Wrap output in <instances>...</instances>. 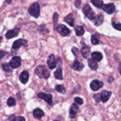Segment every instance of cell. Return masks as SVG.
I'll use <instances>...</instances> for the list:
<instances>
[{
	"mask_svg": "<svg viewBox=\"0 0 121 121\" xmlns=\"http://www.w3.org/2000/svg\"><path fill=\"white\" fill-rule=\"evenodd\" d=\"M90 86H91V88L92 91H97L104 86V83L96 79L91 82Z\"/></svg>",
	"mask_w": 121,
	"mask_h": 121,
	"instance_id": "cell-8",
	"label": "cell"
},
{
	"mask_svg": "<svg viewBox=\"0 0 121 121\" xmlns=\"http://www.w3.org/2000/svg\"><path fill=\"white\" fill-rule=\"evenodd\" d=\"M28 13L34 18H38L40 14V8L39 3L34 2L28 8Z\"/></svg>",
	"mask_w": 121,
	"mask_h": 121,
	"instance_id": "cell-2",
	"label": "cell"
},
{
	"mask_svg": "<svg viewBox=\"0 0 121 121\" xmlns=\"http://www.w3.org/2000/svg\"><path fill=\"white\" fill-rule=\"evenodd\" d=\"M7 105L9 106V107H11V106H14L16 105V100L14 99L12 97H9L8 98V100H7Z\"/></svg>",
	"mask_w": 121,
	"mask_h": 121,
	"instance_id": "cell-28",
	"label": "cell"
},
{
	"mask_svg": "<svg viewBox=\"0 0 121 121\" xmlns=\"http://www.w3.org/2000/svg\"><path fill=\"white\" fill-rule=\"evenodd\" d=\"M35 74L38 75L40 78H44V79H48L50 77V72L48 70L45 66L40 65L37 67L35 70Z\"/></svg>",
	"mask_w": 121,
	"mask_h": 121,
	"instance_id": "cell-1",
	"label": "cell"
},
{
	"mask_svg": "<svg viewBox=\"0 0 121 121\" xmlns=\"http://www.w3.org/2000/svg\"><path fill=\"white\" fill-rule=\"evenodd\" d=\"M1 40H2V37H1L0 36V41H1Z\"/></svg>",
	"mask_w": 121,
	"mask_h": 121,
	"instance_id": "cell-38",
	"label": "cell"
},
{
	"mask_svg": "<svg viewBox=\"0 0 121 121\" xmlns=\"http://www.w3.org/2000/svg\"><path fill=\"white\" fill-rule=\"evenodd\" d=\"M47 66L50 69H54L56 67L57 61L55 59L54 54H51L48 56V59H47Z\"/></svg>",
	"mask_w": 121,
	"mask_h": 121,
	"instance_id": "cell-7",
	"label": "cell"
},
{
	"mask_svg": "<svg viewBox=\"0 0 121 121\" xmlns=\"http://www.w3.org/2000/svg\"><path fill=\"white\" fill-rule=\"evenodd\" d=\"M33 116H34V118L37 119H41V118L43 117V116L44 115V113L43 111L41 110L40 108H36L33 111Z\"/></svg>",
	"mask_w": 121,
	"mask_h": 121,
	"instance_id": "cell-16",
	"label": "cell"
},
{
	"mask_svg": "<svg viewBox=\"0 0 121 121\" xmlns=\"http://www.w3.org/2000/svg\"><path fill=\"white\" fill-rule=\"evenodd\" d=\"M91 2L93 5L98 8H101L104 5V2L102 0H91Z\"/></svg>",
	"mask_w": 121,
	"mask_h": 121,
	"instance_id": "cell-25",
	"label": "cell"
},
{
	"mask_svg": "<svg viewBox=\"0 0 121 121\" xmlns=\"http://www.w3.org/2000/svg\"><path fill=\"white\" fill-rule=\"evenodd\" d=\"M5 55V52L3 50H0V59H2Z\"/></svg>",
	"mask_w": 121,
	"mask_h": 121,
	"instance_id": "cell-34",
	"label": "cell"
},
{
	"mask_svg": "<svg viewBox=\"0 0 121 121\" xmlns=\"http://www.w3.org/2000/svg\"><path fill=\"white\" fill-rule=\"evenodd\" d=\"M74 101L79 105H82L83 104V100L79 97H76L74 98Z\"/></svg>",
	"mask_w": 121,
	"mask_h": 121,
	"instance_id": "cell-30",
	"label": "cell"
},
{
	"mask_svg": "<svg viewBox=\"0 0 121 121\" xmlns=\"http://www.w3.org/2000/svg\"><path fill=\"white\" fill-rule=\"evenodd\" d=\"M93 20H94L95 25L96 26H99L104 22V17L102 15H99L96 17H95Z\"/></svg>",
	"mask_w": 121,
	"mask_h": 121,
	"instance_id": "cell-23",
	"label": "cell"
},
{
	"mask_svg": "<svg viewBox=\"0 0 121 121\" xmlns=\"http://www.w3.org/2000/svg\"><path fill=\"white\" fill-rule=\"evenodd\" d=\"M12 0H5V2H7V4H10Z\"/></svg>",
	"mask_w": 121,
	"mask_h": 121,
	"instance_id": "cell-37",
	"label": "cell"
},
{
	"mask_svg": "<svg viewBox=\"0 0 121 121\" xmlns=\"http://www.w3.org/2000/svg\"><path fill=\"white\" fill-rule=\"evenodd\" d=\"M20 28H15L13 30H9L5 34V37L7 39H10L17 36L20 33Z\"/></svg>",
	"mask_w": 121,
	"mask_h": 121,
	"instance_id": "cell-11",
	"label": "cell"
},
{
	"mask_svg": "<svg viewBox=\"0 0 121 121\" xmlns=\"http://www.w3.org/2000/svg\"><path fill=\"white\" fill-rule=\"evenodd\" d=\"M111 95H112V92H111L107 91H103L101 94H100V100L102 101V102H106L111 97Z\"/></svg>",
	"mask_w": 121,
	"mask_h": 121,
	"instance_id": "cell-13",
	"label": "cell"
},
{
	"mask_svg": "<svg viewBox=\"0 0 121 121\" xmlns=\"http://www.w3.org/2000/svg\"><path fill=\"white\" fill-rule=\"evenodd\" d=\"M71 67L75 71H81L83 69L84 65L80 61L75 60L73 63L71 65Z\"/></svg>",
	"mask_w": 121,
	"mask_h": 121,
	"instance_id": "cell-14",
	"label": "cell"
},
{
	"mask_svg": "<svg viewBox=\"0 0 121 121\" xmlns=\"http://www.w3.org/2000/svg\"><path fill=\"white\" fill-rule=\"evenodd\" d=\"M91 42L92 44L96 45L99 42V35L98 34H94L91 37Z\"/></svg>",
	"mask_w": 121,
	"mask_h": 121,
	"instance_id": "cell-24",
	"label": "cell"
},
{
	"mask_svg": "<svg viewBox=\"0 0 121 121\" xmlns=\"http://www.w3.org/2000/svg\"><path fill=\"white\" fill-rule=\"evenodd\" d=\"M37 96L40 99H43V100L47 102L49 105H52V103H53V98H52V95L46 94V93H43V92H40L37 95Z\"/></svg>",
	"mask_w": 121,
	"mask_h": 121,
	"instance_id": "cell-6",
	"label": "cell"
},
{
	"mask_svg": "<svg viewBox=\"0 0 121 121\" xmlns=\"http://www.w3.org/2000/svg\"><path fill=\"white\" fill-rule=\"evenodd\" d=\"M28 44V41L27 40L24 39H18L17 40H15L13 44V48L14 49H18L21 46H27Z\"/></svg>",
	"mask_w": 121,
	"mask_h": 121,
	"instance_id": "cell-9",
	"label": "cell"
},
{
	"mask_svg": "<svg viewBox=\"0 0 121 121\" xmlns=\"http://www.w3.org/2000/svg\"><path fill=\"white\" fill-rule=\"evenodd\" d=\"M88 65L89 67L93 70H96L98 68V65L96 61L93 60V59H89L88 60Z\"/></svg>",
	"mask_w": 121,
	"mask_h": 121,
	"instance_id": "cell-20",
	"label": "cell"
},
{
	"mask_svg": "<svg viewBox=\"0 0 121 121\" xmlns=\"http://www.w3.org/2000/svg\"><path fill=\"white\" fill-rule=\"evenodd\" d=\"M26 119L24 118H23L22 117H15V121H25Z\"/></svg>",
	"mask_w": 121,
	"mask_h": 121,
	"instance_id": "cell-35",
	"label": "cell"
},
{
	"mask_svg": "<svg viewBox=\"0 0 121 121\" xmlns=\"http://www.w3.org/2000/svg\"><path fill=\"white\" fill-rule=\"evenodd\" d=\"M112 26H113V27H114L115 29L118 30V31H121V24L120 23H118V24H116L114 22H112Z\"/></svg>",
	"mask_w": 121,
	"mask_h": 121,
	"instance_id": "cell-31",
	"label": "cell"
},
{
	"mask_svg": "<svg viewBox=\"0 0 121 121\" xmlns=\"http://www.w3.org/2000/svg\"><path fill=\"white\" fill-rule=\"evenodd\" d=\"M80 5H81V1L80 0H76L75 3H74L75 7H76L78 8H79Z\"/></svg>",
	"mask_w": 121,
	"mask_h": 121,
	"instance_id": "cell-33",
	"label": "cell"
},
{
	"mask_svg": "<svg viewBox=\"0 0 121 121\" xmlns=\"http://www.w3.org/2000/svg\"><path fill=\"white\" fill-rule=\"evenodd\" d=\"M75 32L78 36H82L85 33L84 27L82 26H76L75 27Z\"/></svg>",
	"mask_w": 121,
	"mask_h": 121,
	"instance_id": "cell-21",
	"label": "cell"
},
{
	"mask_svg": "<svg viewBox=\"0 0 121 121\" xmlns=\"http://www.w3.org/2000/svg\"><path fill=\"white\" fill-rule=\"evenodd\" d=\"M95 99L96 102H99L100 101V98H99V95H95Z\"/></svg>",
	"mask_w": 121,
	"mask_h": 121,
	"instance_id": "cell-36",
	"label": "cell"
},
{
	"mask_svg": "<svg viewBox=\"0 0 121 121\" xmlns=\"http://www.w3.org/2000/svg\"><path fill=\"white\" fill-rule=\"evenodd\" d=\"M83 13L85 14V15H86L91 20H93L95 18V14L93 11L92 8H91L89 5L88 4L86 5L83 8Z\"/></svg>",
	"mask_w": 121,
	"mask_h": 121,
	"instance_id": "cell-3",
	"label": "cell"
},
{
	"mask_svg": "<svg viewBox=\"0 0 121 121\" xmlns=\"http://www.w3.org/2000/svg\"><path fill=\"white\" fill-rule=\"evenodd\" d=\"M19 79H20V82L22 84L27 83L28 81V79H29V74H28V72H27V71H23L20 74Z\"/></svg>",
	"mask_w": 121,
	"mask_h": 121,
	"instance_id": "cell-15",
	"label": "cell"
},
{
	"mask_svg": "<svg viewBox=\"0 0 121 121\" xmlns=\"http://www.w3.org/2000/svg\"><path fill=\"white\" fill-rule=\"evenodd\" d=\"M81 53L84 58H87L91 53V48L87 46H84L81 49Z\"/></svg>",
	"mask_w": 121,
	"mask_h": 121,
	"instance_id": "cell-19",
	"label": "cell"
},
{
	"mask_svg": "<svg viewBox=\"0 0 121 121\" xmlns=\"http://www.w3.org/2000/svg\"><path fill=\"white\" fill-rule=\"evenodd\" d=\"M64 20L71 27H74V17L72 14H70L65 17Z\"/></svg>",
	"mask_w": 121,
	"mask_h": 121,
	"instance_id": "cell-17",
	"label": "cell"
},
{
	"mask_svg": "<svg viewBox=\"0 0 121 121\" xmlns=\"http://www.w3.org/2000/svg\"><path fill=\"white\" fill-rule=\"evenodd\" d=\"M56 29L58 33H60V35H61L62 36H67L70 31V30L66 26L63 24L58 26L57 27H56Z\"/></svg>",
	"mask_w": 121,
	"mask_h": 121,
	"instance_id": "cell-5",
	"label": "cell"
},
{
	"mask_svg": "<svg viewBox=\"0 0 121 121\" xmlns=\"http://www.w3.org/2000/svg\"><path fill=\"white\" fill-rule=\"evenodd\" d=\"M2 69L4 72H7V73H10V72H13V69H11V67L10 66L9 64H4L2 65Z\"/></svg>",
	"mask_w": 121,
	"mask_h": 121,
	"instance_id": "cell-26",
	"label": "cell"
},
{
	"mask_svg": "<svg viewBox=\"0 0 121 121\" xmlns=\"http://www.w3.org/2000/svg\"><path fill=\"white\" fill-rule=\"evenodd\" d=\"M55 89L56 90L57 92H60L61 93H66V89H65V87L63 85H57L55 86Z\"/></svg>",
	"mask_w": 121,
	"mask_h": 121,
	"instance_id": "cell-27",
	"label": "cell"
},
{
	"mask_svg": "<svg viewBox=\"0 0 121 121\" xmlns=\"http://www.w3.org/2000/svg\"><path fill=\"white\" fill-rule=\"evenodd\" d=\"M101 8H102V9L104 11H105L106 13H108L109 14H113L115 12V5L112 3H110L106 5H103Z\"/></svg>",
	"mask_w": 121,
	"mask_h": 121,
	"instance_id": "cell-10",
	"label": "cell"
},
{
	"mask_svg": "<svg viewBox=\"0 0 121 121\" xmlns=\"http://www.w3.org/2000/svg\"><path fill=\"white\" fill-rule=\"evenodd\" d=\"M72 53L74 54V55H75L76 56H78L79 55V50L76 48V47H73L72 49Z\"/></svg>",
	"mask_w": 121,
	"mask_h": 121,
	"instance_id": "cell-32",
	"label": "cell"
},
{
	"mask_svg": "<svg viewBox=\"0 0 121 121\" xmlns=\"http://www.w3.org/2000/svg\"><path fill=\"white\" fill-rule=\"evenodd\" d=\"M92 56V59L95 60L96 61H100L102 60L103 55L101 53L98 52H94L91 54Z\"/></svg>",
	"mask_w": 121,
	"mask_h": 121,
	"instance_id": "cell-18",
	"label": "cell"
},
{
	"mask_svg": "<svg viewBox=\"0 0 121 121\" xmlns=\"http://www.w3.org/2000/svg\"><path fill=\"white\" fill-rule=\"evenodd\" d=\"M9 65L12 69H17L21 65V59L18 56H14L9 61Z\"/></svg>",
	"mask_w": 121,
	"mask_h": 121,
	"instance_id": "cell-4",
	"label": "cell"
},
{
	"mask_svg": "<svg viewBox=\"0 0 121 121\" xmlns=\"http://www.w3.org/2000/svg\"><path fill=\"white\" fill-rule=\"evenodd\" d=\"M58 19H59V14L57 13H55L53 14V22H54V27H57V23Z\"/></svg>",
	"mask_w": 121,
	"mask_h": 121,
	"instance_id": "cell-29",
	"label": "cell"
},
{
	"mask_svg": "<svg viewBox=\"0 0 121 121\" xmlns=\"http://www.w3.org/2000/svg\"><path fill=\"white\" fill-rule=\"evenodd\" d=\"M79 111V107L78 105L75 104H73L71 105L70 108L69 109V117L72 119L76 117L77 113Z\"/></svg>",
	"mask_w": 121,
	"mask_h": 121,
	"instance_id": "cell-12",
	"label": "cell"
},
{
	"mask_svg": "<svg viewBox=\"0 0 121 121\" xmlns=\"http://www.w3.org/2000/svg\"><path fill=\"white\" fill-rule=\"evenodd\" d=\"M54 77L56 79H59V80H63V74H62V69H61V67H58L57 69L56 70L55 72L54 73Z\"/></svg>",
	"mask_w": 121,
	"mask_h": 121,
	"instance_id": "cell-22",
	"label": "cell"
}]
</instances>
